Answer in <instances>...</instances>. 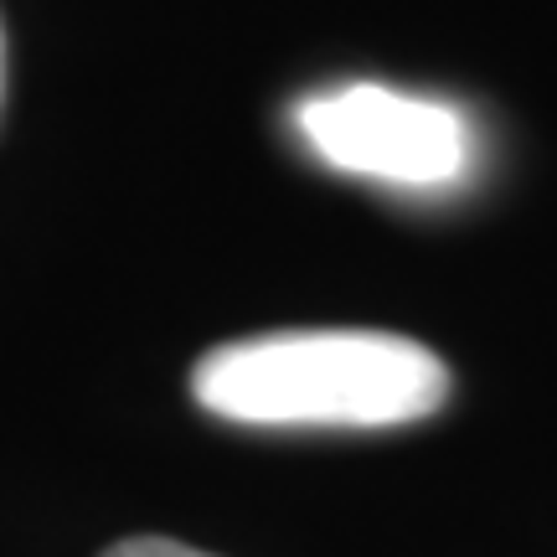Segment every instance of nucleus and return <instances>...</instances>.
Listing matches in <instances>:
<instances>
[{"instance_id":"f257e3e1","label":"nucleus","mask_w":557,"mask_h":557,"mask_svg":"<svg viewBox=\"0 0 557 557\" xmlns=\"http://www.w3.org/2000/svg\"><path fill=\"white\" fill-rule=\"evenodd\" d=\"M449 393L444 361L387 331H274L197 361L191 398L259 429H393Z\"/></svg>"},{"instance_id":"f03ea898","label":"nucleus","mask_w":557,"mask_h":557,"mask_svg":"<svg viewBox=\"0 0 557 557\" xmlns=\"http://www.w3.org/2000/svg\"><path fill=\"white\" fill-rule=\"evenodd\" d=\"M299 135L331 171L434 191L470 171V124L444 99L341 83L299 103Z\"/></svg>"},{"instance_id":"20e7f679","label":"nucleus","mask_w":557,"mask_h":557,"mask_svg":"<svg viewBox=\"0 0 557 557\" xmlns=\"http://www.w3.org/2000/svg\"><path fill=\"white\" fill-rule=\"evenodd\" d=\"M0 94H5V32H0Z\"/></svg>"},{"instance_id":"7ed1b4c3","label":"nucleus","mask_w":557,"mask_h":557,"mask_svg":"<svg viewBox=\"0 0 557 557\" xmlns=\"http://www.w3.org/2000/svg\"><path fill=\"white\" fill-rule=\"evenodd\" d=\"M103 557H212V553H197V547L171 537H129V542H114Z\"/></svg>"}]
</instances>
